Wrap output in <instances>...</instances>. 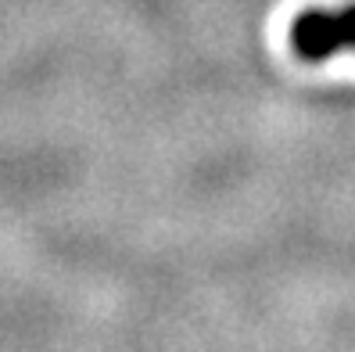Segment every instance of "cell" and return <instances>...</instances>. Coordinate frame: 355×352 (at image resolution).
<instances>
[{
    "instance_id": "cell-1",
    "label": "cell",
    "mask_w": 355,
    "mask_h": 352,
    "mask_svg": "<svg viewBox=\"0 0 355 352\" xmlns=\"http://www.w3.org/2000/svg\"><path fill=\"white\" fill-rule=\"evenodd\" d=\"M291 51L302 61H327L341 51H355V4L302 11L291 22Z\"/></svg>"
}]
</instances>
